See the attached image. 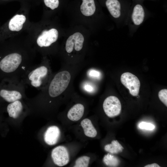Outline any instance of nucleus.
<instances>
[{"label": "nucleus", "instance_id": "6ab92c4d", "mask_svg": "<svg viewBox=\"0 0 167 167\" xmlns=\"http://www.w3.org/2000/svg\"><path fill=\"white\" fill-rule=\"evenodd\" d=\"M103 161L107 165L112 167L116 166L119 164V161L117 157L109 153L104 156Z\"/></svg>", "mask_w": 167, "mask_h": 167}, {"label": "nucleus", "instance_id": "9b49d317", "mask_svg": "<svg viewBox=\"0 0 167 167\" xmlns=\"http://www.w3.org/2000/svg\"><path fill=\"white\" fill-rule=\"evenodd\" d=\"M122 0H106L105 5L111 15L115 18H119L125 3Z\"/></svg>", "mask_w": 167, "mask_h": 167}, {"label": "nucleus", "instance_id": "b1692460", "mask_svg": "<svg viewBox=\"0 0 167 167\" xmlns=\"http://www.w3.org/2000/svg\"><path fill=\"white\" fill-rule=\"evenodd\" d=\"M88 75L91 77L94 78H98L100 76V73L98 71L92 70H91L89 71Z\"/></svg>", "mask_w": 167, "mask_h": 167}, {"label": "nucleus", "instance_id": "5701e85b", "mask_svg": "<svg viewBox=\"0 0 167 167\" xmlns=\"http://www.w3.org/2000/svg\"><path fill=\"white\" fill-rule=\"evenodd\" d=\"M140 129L152 130L155 128L154 126L152 124L145 122H140L138 125Z\"/></svg>", "mask_w": 167, "mask_h": 167}, {"label": "nucleus", "instance_id": "412c9836", "mask_svg": "<svg viewBox=\"0 0 167 167\" xmlns=\"http://www.w3.org/2000/svg\"><path fill=\"white\" fill-rule=\"evenodd\" d=\"M43 2L46 6L52 10L57 8L59 3V0H43Z\"/></svg>", "mask_w": 167, "mask_h": 167}, {"label": "nucleus", "instance_id": "9d476101", "mask_svg": "<svg viewBox=\"0 0 167 167\" xmlns=\"http://www.w3.org/2000/svg\"><path fill=\"white\" fill-rule=\"evenodd\" d=\"M145 16V11L140 2H135L133 5L131 15V20L135 26L140 25L143 22Z\"/></svg>", "mask_w": 167, "mask_h": 167}, {"label": "nucleus", "instance_id": "a211bd4d", "mask_svg": "<svg viewBox=\"0 0 167 167\" xmlns=\"http://www.w3.org/2000/svg\"><path fill=\"white\" fill-rule=\"evenodd\" d=\"M123 148L117 140H113L111 144H108L105 147V150L112 154H117L121 152Z\"/></svg>", "mask_w": 167, "mask_h": 167}, {"label": "nucleus", "instance_id": "4468645a", "mask_svg": "<svg viewBox=\"0 0 167 167\" xmlns=\"http://www.w3.org/2000/svg\"><path fill=\"white\" fill-rule=\"evenodd\" d=\"M84 108L79 103L75 104L69 110L67 114L68 118L73 121H77L80 119L84 115Z\"/></svg>", "mask_w": 167, "mask_h": 167}, {"label": "nucleus", "instance_id": "423d86ee", "mask_svg": "<svg viewBox=\"0 0 167 167\" xmlns=\"http://www.w3.org/2000/svg\"><path fill=\"white\" fill-rule=\"evenodd\" d=\"M58 35V31L55 28L43 31L36 40L38 48L42 49L49 47L57 41Z\"/></svg>", "mask_w": 167, "mask_h": 167}, {"label": "nucleus", "instance_id": "393cba45", "mask_svg": "<svg viewBox=\"0 0 167 167\" xmlns=\"http://www.w3.org/2000/svg\"><path fill=\"white\" fill-rule=\"evenodd\" d=\"M84 89L85 91L88 92H91L93 90V87L89 84H85L84 86Z\"/></svg>", "mask_w": 167, "mask_h": 167}, {"label": "nucleus", "instance_id": "a878e982", "mask_svg": "<svg viewBox=\"0 0 167 167\" xmlns=\"http://www.w3.org/2000/svg\"><path fill=\"white\" fill-rule=\"evenodd\" d=\"M160 166L157 164L156 163H153L151 164L148 165L144 166V167H160Z\"/></svg>", "mask_w": 167, "mask_h": 167}, {"label": "nucleus", "instance_id": "dca6fc26", "mask_svg": "<svg viewBox=\"0 0 167 167\" xmlns=\"http://www.w3.org/2000/svg\"><path fill=\"white\" fill-rule=\"evenodd\" d=\"M82 13L86 16L93 15L96 11V6L94 0H82L80 6Z\"/></svg>", "mask_w": 167, "mask_h": 167}, {"label": "nucleus", "instance_id": "f257e3e1", "mask_svg": "<svg viewBox=\"0 0 167 167\" xmlns=\"http://www.w3.org/2000/svg\"><path fill=\"white\" fill-rule=\"evenodd\" d=\"M24 50H11L0 59V77H18L32 65L31 57Z\"/></svg>", "mask_w": 167, "mask_h": 167}, {"label": "nucleus", "instance_id": "1a4fd4ad", "mask_svg": "<svg viewBox=\"0 0 167 167\" xmlns=\"http://www.w3.org/2000/svg\"><path fill=\"white\" fill-rule=\"evenodd\" d=\"M84 38L82 34L80 32L74 33L67 39L66 44V51L69 53H71L74 49L77 51L82 48Z\"/></svg>", "mask_w": 167, "mask_h": 167}, {"label": "nucleus", "instance_id": "ddd939ff", "mask_svg": "<svg viewBox=\"0 0 167 167\" xmlns=\"http://www.w3.org/2000/svg\"><path fill=\"white\" fill-rule=\"evenodd\" d=\"M60 134L59 128L56 126H53L49 127L46 131L44 135V140L48 145H53L57 142Z\"/></svg>", "mask_w": 167, "mask_h": 167}, {"label": "nucleus", "instance_id": "2eb2a0df", "mask_svg": "<svg viewBox=\"0 0 167 167\" xmlns=\"http://www.w3.org/2000/svg\"><path fill=\"white\" fill-rule=\"evenodd\" d=\"M26 18L24 15L17 14L14 16L10 20L8 28L11 31H19L23 28Z\"/></svg>", "mask_w": 167, "mask_h": 167}, {"label": "nucleus", "instance_id": "bb28decb", "mask_svg": "<svg viewBox=\"0 0 167 167\" xmlns=\"http://www.w3.org/2000/svg\"><path fill=\"white\" fill-rule=\"evenodd\" d=\"M3 0V1H8V0Z\"/></svg>", "mask_w": 167, "mask_h": 167}, {"label": "nucleus", "instance_id": "f3484780", "mask_svg": "<svg viewBox=\"0 0 167 167\" xmlns=\"http://www.w3.org/2000/svg\"><path fill=\"white\" fill-rule=\"evenodd\" d=\"M81 125L86 136L91 138L96 136L97 134L96 130L89 119L85 118L83 119L81 122Z\"/></svg>", "mask_w": 167, "mask_h": 167}, {"label": "nucleus", "instance_id": "0eeeda50", "mask_svg": "<svg viewBox=\"0 0 167 167\" xmlns=\"http://www.w3.org/2000/svg\"><path fill=\"white\" fill-rule=\"evenodd\" d=\"M103 107L105 113L109 117L117 116L121 112L120 102L117 97L114 96L107 97L103 102Z\"/></svg>", "mask_w": 167, "mask_h": 167}, {"label": "nucleus", "instance_id": "6e6552de", "mask_svg": "<svg viewBox=\"0 0 167 167\" xmlns=\"http://www.w3.org/2000/svg\"><path fill=\"white\" fill-rule=\"evenodd\" d=\"M51 157L54 163L59 166L67 165L69 160V155L67 149L63 146H58L52 151Z\"/></svg>", "mask_w": 167, "mask_h": 167}, {"label": "nucleus", "instance_id": "f8f14e48", "mask_svg": "<svg viewBox=\"0 0 167 167\" xmlns=\"http://www.w3.org/2000/svg\"><path fill=\"white\" fill-rule=\"evenodd\" d=\"M25 108L22 100L9 103L6 107L7 111L11 118H18L23 113Z\"/></svg>", "mask_w": 167, "mask_h": 167}, {"label": "nucleus", "instance_id": "20e7f679", "mask_svg": "<svg viewBox=\"0 0 167 167\" xmlns=\"http://www.w3.org/2000/svg\"><path fill=\"white\" fill-rule=\"evenodd\" d=\"M26 85L18 77L3 79L0 84V98L10 103L25 97Z\"/></svg>", "mask_w": 167, "mask_h": 167}, {"label": "nucleus", "instance_id": "7ed1b4c3", "mask_svg": "<svg viewBox=\"0 0 167 167\" xmlns=\"http://www.w3.org/2000/svg\"><path fill=\"white\" fill-rule=\"evenodd\" d=\"M71 75L67 71L61 70L52 76L47 86L39 93L33 102L36 103L46 98L59 97L66 90L70 82Z\"/></svg>", "mask_w": 167, "mask_h": 167}, {"label": "nucleus", "instance_id": "aec40b11", "mask_svg": "<svg viewBox=\"0 0 167 167\" xmlns=\"http://www.w3.org/2000/svg\"><path fill=\"white\" fill-rule=\"evenodd\" d=\"M90 157L83 156L78 158L75 161V167H87L88 166Z\"/></svg>", "mask_w": 167, "mask_h": 167}, {"label": "nucleus", "instance_id": "39448f33", "mask_svg": "<svg viewBox=\"0 0 167 167\" xmlns=\"http://www.w3.org/2000/svg\"><path fill=\"white\" fill-rule=\"evenodd\" d=\"M122 84L129 90V92L133 96H137L139 92L140 82L137 76L128 72L122 74L121 76Z\"/></svg>", "mask_w": 167, "mask_h": 167}, {"label": "nucleus", "instance_id": "f03ea898", "mask_svg": "<svg viewBox=\"0 0 167 167\" xmlns=\"http://www.w3.org/2000/svg\"><path fill=\"white\" fill-rule=\"evenodd\" d=\"M53 75L49 63L44 59L40 64L27 68L20 79L25 85L41 90L48 84Z\"/></svg>", "mask_w": 167, "mask_h": 167}, {"label": "nucleus", "instance_id": "4be33fe9", "mask_svg": "<svg viewBox=\"0 0 167 167\" xmlns=\"http://www.w3.org/2000/svg\"><path fill=\"white\" fill-rule=\"evenodd\" d=\"M158 97L160 100L167 106V89H162L158 93Z\"/></svg>", "mask_w": 167, "mask_h": 167}]
</instances>
